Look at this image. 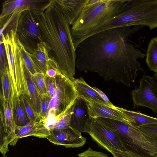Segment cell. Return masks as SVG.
I'll return each mask as SVG.
<instances>
[{
	"mask_svg": "<svg viewBox=\"0 0 157 157\" xmlns=\"http://www.w3.org/2000/svg\"><path fill=\"white\" fill-rule=\"evenodd\" d=\"M142 26L109 29L86 38L76 49L77 68L80 71L97 73L105 80L113 79L130 86L137 72H144L137 59L146 55L128 40Z\"/></svg>",
	"mask_w": 157,
	"mask_h": 157,
	"instance_id": "1",
	"label": "cell"
},
{
	"mask_svg": "<svg viewBox=\"0 0 157 157\" xmlns=\"http://www.w3.org/2000/svg\"><path fill=\"white\" fill-rule=\"evenodd\" d=\"M44 42L57 62L62 74L72 82L75 79L76 50L71 26L52 0L44 11L33 10Z\"/></svg>",
	"mask_w": 157,
	"mask_h": 157,
	"instance_id": "2",
	"label": "cell"
},
{
	"mask_svg": "<svg viewBox=\"0 0 157 157\" xmlns=\"http://www.w3.org/2000/svg\"><path fill=\"white\" fill-rule=\"evenodd\" d=\"M127 0H89L71 26L73 44L88 31L115 16Z\"/></svg>",
	"mask_w": 157,
	"mask_h": 157,
	"instance_id": "3",
	"label": "cell"
},
{
	"mask_svg": "<svg viewBox=\"0 0 157 157\" xmlns=\"http://www.w3.org/2000/svg\"><path fill=\"white\" fill-rule=\"evenodd\" d=\"M107 25L109 29L133 25L157 28V0H127Z\"/></svg>",
	"mask_w": 157,
	"mask_h": 157,
	"instance_id": "4",
	"label": "cell"
},
{
	"mask_svg": "<svg viewBox=\"0 0 157 157\" xmlns=\"http://www.w3.org/2000/svg\"><path fill=\"white\" fill-rule=\"evenodd\" d=\"M3 35L1 40L4 44L10 73L15 90L20 97L29 92L25 70V62L21 51V43L16 31L13 30Z\"/></svg>",
	"mask_w": 157,
	"mask_h": 157,
	"instance_id": "5",
	"label": "cell"
},
{
	"mask_svg": "<svg viewBox=\"0 0 157 157\" xmlns=\"http://www.w3.org/2000/svg\"><path fill=\"white\" fill-rule=\"evenodd\" d=\"M117 132L131 157H157V137L125 123L119 126Z\"/></svg>",
	"mask_w": 157,
	"mask_h": 157,
	"instance_id": "6",
	"label": "cell"
},
{
	"mask_svg": "<svg viewBox=\"0 0 157 157\" xmlns=\"http://www.w3.org/2000/svg\"><path fill=\"white\" fill-rule=\"evenodd\" d=\"M55 79L56 91L50 100L44 119L56 118L58 120L72 106L78 96L74 82L68 78L61 73Z\"/></svg>",
	"mask_w": 157,
	"mask_h": 157,
	"instance_id": "7",
	"label": "cell"
},
{
	"mask_svg": "<svg viewBox=\"0 0 157 157\" xmlns=\"http://www.w3.org/2000/svg\"><path fill=\"white\" fill-rule=\"evenodd\" d=\"M16 33L24 47L31 54L44 41L33 10H25L21 13Z\"/></svg>",
	"mask_w": 157,
	"mask_h": 157,
	"instance_id": "8",
	"label": "cell"
},
{
	"mask_svg": "<svg viewBox=\"0 0 157 157\" xmlns=\"http://www.w3.org/2000/svg\"><path fill=\"white\" fill-rule=\"evenodd\" d=\"M134 109L146 107L157 113V73L153 76L144 75L138 88L131 92Z\"/></svg>",
	"mask_w": 157,
	"mask_h": 157,
	"instance_id": "9",
	"label": "cell"
},
{
	"mask_svg": "<svg viewBox=\"0 0 157 157\" xmlns=\"http://www.w3.org/2000/svg\"><path fill=\"white\" fill-rule=\"evenodd\" d=\"M89 134L99 146L126 151L118 134L93 118Z\"/></svg>",
	"mask_w": 157,
	"mask_h": 157,
	"instance_id": "10",
	"label": "cell"
},
{
	"mask_svg": "<svg viewBox=\"0 0 157 157\" xmlns=\"http://www.w3.org/2000/svg\"><path fill=\"white\" fill-rule=\"evenodd\" d=\"M46 138L49 141L58 145L66 148H77L83 146L86 139L81 133L70 126L63 129L53 128Z\"/></svg>",
	"mask_w": 157,
	"mask_h": 157,
	"instance_id": "11",
	"label": "cell"
},
{
	"mask_svg": "<svg viewBox=\"0 0 157 157\" xmlns=\"http://www.w3.org/2000/svg\"><path fill=\"white\" fill-rule=\"evenodd\" d=\"M52 0H8L2 4L0 20L13 13L28 10L44 11Z\"/></svg>",
	"mask_w": 157,
	"mask_h": 157,
	"instance_id": "12",
	"label": "cell"
},
{
	"mask_svg": "<svg viewBox=\"0 0 157 157\" xmlns=\"http://www.w3.org/2000/svg\"><path fill=\"white\" fill-rule=\"evenodd\" d=\"M93 119L89 114L86 101L78 96L72 106L70 126L81 133H88Z\"/></svg>",
	"mask_w": 157,
	"mask_h": 157,
	"instance_id": "13",
	"label": "cell"
},
{
	"mask_svg": "<svg viewBox=\"0 0 157 157\" xmlns=\"http://www.w3.org/2000/svg\"><path fill=\"white\" fill-rule=\"evenodd\" d=\"M90 116L92 118H105L117 120L135 127V121L124 113L114 108L86 101Z\"/></svg>",
	"mask_w": 157,
	"mask_h": 157,
	"instance_id": "14",
	"label": "cell"
},
{
	"mask_svg": "<svg viewBox=\"0 0 157 157\" xmlns=\"http://www.w3.org/2000/svg\"><path fill=\"white\" fill-rule=\"evenodd\" d=\"M88 0H53L56 7L62 13L71 26L86 5Z\"/></svg>",
	"mask_w": 157,
	"mask_h": 157,
	"instance_id": "15",
	"label": "cell"
},
{
	"mask_svg": "<svg viewBox=\"0 0 157 157\" xmlns=\"http://www.w3.org/2000/svg\"><path fill=\"white\" fill-rule=\"evenodd\" d=\"M78 97L82 98L86 101L97 103L105 106L114 108L115 106L105 101L93 88L89 86L81 77L75 78L73 81Z\"/></svg>",
	"mask_w": 157,
	"mask_h": 157,
	"instance_id": "16",
	"label": "cell"
},
{
	"mask_svg": "<svg viewBox=\"0 0 157 157\" xmlns=\"http://www.w3.org/2000/svg\"><path fill=\"white\" fill-rule=\"evenodd\" d=\"M0 73L2 88L0 96L13 109L17 99L19 97L15 90L9 67L0 71Z\"/></svg>",
	"mask_w": 157,
	"mask_h": 157,
	"instance_id": "17",
	"label": "cell"
},
{
	"mask_svg": "<svg viewBox=\"0 0 157 157\" xmlns=\"http://www.w3.org/2000/svg\"><path fill=\"white\" fill-rule=\"evenodd\" d=\"M51 50L44 41L39 45L33 53L30 54L31 58L40 72L45 75L48 62L50 57Z\"/></svg>",
	"mask_w": 157,
	"mask_h": 157,
	"instance_id": "18",
	"label": "cell"
},
{
	"mask_svg": "<svg viewBox=\"0 0 157 157\" xmlns=\"http://www.w3.org/2000/svg\"><path fill=\"white\" fill-rule=\"evenodd\" d=\"M25 70L29 92L28 96L34 109L40 117L41 113V97L33 82L32 74L25 63Z\"/></svg>",
	"mask_w": 157,
	"mask_h": 157,
	"instance_id": "19",
	"label": "cell"
},
{
	"mask_svg": "<svg viewBox=\"0 0 157 157\" xmlns=\"http://www.w3.org/2000/svg\"><path fill=\"white\" fill-rule=\"evenodd\" d=\"M116 108L128 115L135 121V128H137L140 126L146 125L157 124V118L142 113L139 111L128 110L116 106Z\"/></svg>",
	"mask_w": 157,
	"mask_h": 157,
	"instance_id": "20",
	"label": "cell"
},
{
	"mask_svg": "<svg viewBox=\"0 0 157 157\" xmlns=\"http://www.w3.org/2000/svg\"><path fill=\"white\" fill-rule=\"evenodd\" d=\"M146 62L149 68L157 73V37L150 41L146 55Z\"/></svg>",
	"mask_w": 157,
	"mask_h": 157,
	"instance_id": "21",
	"label": "cell"
},
{
	"mask_svg": "<svg viewBox=\"0 0 157 157\" xmlns=\"http://www.w3.org/2000/svg\"><path fill=\"white\" fill-rule=\"evenodd\" d=\"M20 99L23 108L29 121H40V117L32 106L29 96L23 94L20 96Z\"/></svg>",
	"mask_w": 157,
	"mask_h": 157,
	"instance_id": "22",
	"label": "cell"
},
{
	"mask_svg": "<svg viewBox=\"0 0 157 157\" xmlns=\"http://www.w3.org/2000/svg\"><path fill=\"white\" fill-rule=\"evenodd\" d=\"M13 112L14 120L17 126H24L29 122L21 105L20 97L17 99Z\"/></svg>",
	"mask_w": 157,
	"mask_h": 157,
	"instance_id": "23",
	"label": "cell"
},
{
	"mask_svg": "<svg viewBox=\"0 0 157 157\" xmlns=\"http://www.w3.org/2000/svg\"><path fill=\"white\" fill-rule=\"evenodd\" d=\"M44 76V74L41 72L32 75L33 82L41 98L50 97L45 81Z\"/></svg>",
	"mask_w": 157,
	"mask_h": 157,
	"instance_id": "24",
	"label": "cell"
},
{
	"mask_svg": "<svg viewBox=\"0 0 157 157\" xmlns=\"http://www.w3.org/2000/svg\"><path fill=\"white\" fill-rule=\"evenodd\" d=\"M39 122L29 121L24 126H16L15 133L17 138L19 139L29 136H34L38 128Z\"/></svg>",
	"mask_w": 157,
	"mask_h": 157,
	"instance_id": "25",
	"label": "cell"
},
{
	"mask_svg": "<svg viewBox=\"0 0 157 157\" xmlns=\"http://www.w3.org/2000/svg\"><path fill=\"white\" fill-rule=\"evenodd\" d=\"M61 73H62L56 60L53 57L50 56L48 62L46 72L45 75L55 78Z\"/></svg>",
	"mask_w": 157,
	"mask_h": 157,
	"instance_id": "26",
	"label": "cell"
},
{
	"mask_svg": "<svg viewBox=\"0 0 157 157\" xmlns=\"http://www.w3.org/2000/svg\"><path fill=\"white\" fill-rule=\"evenodd\" d=\"M72 113V106L59 119L54 128L63 129L69 127Z\"/></svg>",
	"mask_w": 157,
	"mask_h": 157,
	"instance_id": "27",
	"label": "cell"
},
{
	"mask_svg": "<svg viewBox=\"0 0 157 157\" xmlns=\"http://www.w3.org/2000/svg\"><path fill=\"white\" fill-rule=\"evenodd\" d=\"M78 157H109L102 152L93 150L90 147L85 151L78 154Z\"/></svg>",
	"mask_w": 157,
	"mask_h": 157,
	"instance_id": "28",
	"label": "cell"
},
{
	"mask_svg": "<svg viewBox=\"0 0 157 157\" xmlns=\"http://www.w3.org/2000/svg\"><path fill=\"white\" fill-rule=\"evenodd\" d=\"M137 128L144 133L157 137V124L144 125Z\"/></svg>",
	"mask_w": 157,
	"mask_h": 157,
	"instance_id": "29",
	"label": "cell"
},
{
	"mask_svg": "<svg viewBox=\"0 0 157 157\" xmlns=\"http://www.w3.org/2000/svg\"><path fill=\"white\" fill-rule=\"evenodd\" d=\"M55 78H52L46 75H45L44 76L45 81L49 95L51 98L55 93L56 90Z\"/></svg>",
	"mask_w": 157,
	"mask_h": 157,
	"instance_id": "30",
	"label": "cell"
},
{
	"mask_svg": "<svg viewBox=\"0 0 157 157\" xmlns=\"http://www.w3.org/2000/svg\"><path fill=\"white\" fill-rule=\"evenodd\" d=\"M0 71L8 67L5 50L2 41L0 40Z\"/></svg>",
	"mask_w": 157,
	"mask_h": 157,
	"instance_id": "31",
	"label": "cell"
},
{
	"mask_svg": "<svg viewBox=\"0 0 157 157\" xmlns=\"http://www.w3.org/2000/svg\"><path fill=\"white\" fill-rule=\"evenodd\" d=\"M51 99L50 97L43 98H41L40 121L44 119L46 116Z\"/></svg>",
	"mask_w": 157,
	"mask_h": 157,
	"instance_id": "32",
	"label": "cell"
},
{
	"mask_svg": "<svg viewBox=\"0 0 157 157\" xmlns=\"http://www.w3.org/2000/svg\"><path fill=\"white\" fill-rule=\"evenodd\" d=\"M105 149L110 152L114 157H131L125 151L109 147H106Z\"/></svg>",
	"mask_w": 157,
	"mask_h": 157,
	"instance_id": "33",
	"label": "cell"
},
{
	"mask_svg": "<svg viewBox=\"0 0 157 157\" xmlns=\"http://www.w3.org/2000/svg\"><path fill=\"white\" fill-rule=\"evenodd\" d=\"M93 88L98 93L105 101L110 105H113L109 100L107 97L103 92L95 86L93 87Z\"/></svg>",
	"mask_w": 157,
	"mask_h": 157,
	"instance_id": "34",
	"label": "cell"
},
{
	"mask_svg": "<svg viewBox=\"0 0 157 157\" xmlns=\"http://www.w3.org/2000/svg\"><path fill=\"white\" fill-rule=\"evenodd\" d=\"M7 157V156H3V157Z\"/></svg>",
	"mask_w": 157,
	"mask_h": 157,
	"instance_id": "35",
	"label": "cell"
}]
</instances>
